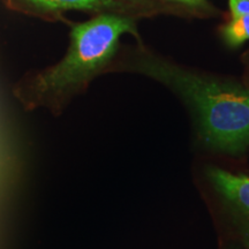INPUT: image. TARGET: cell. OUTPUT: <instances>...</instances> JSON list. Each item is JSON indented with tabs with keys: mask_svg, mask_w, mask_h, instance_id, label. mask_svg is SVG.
<instances>
[{
	"mask_svg": "<svg viewBox=\"0 0 249 249\" xmlns=\"http://www.w3.org/2000/svg\"><path fill=\"white\" fill-rule=\"evenodd\" d=\"M130 70L167 86L191 108L198 138L209 150L241 155L249 147V88L140 53Z\"/></svg>",
	"mask_w": 249,
	"mask_h": 249,
	"instance_id": "6da1fadb",
	"label": "cell"
},
{
	"mask_svg": "<svg viewBox=\"0 0 249 249\" xmlns=\"http://www.w3.org/2000/svg\"><path fill=\"white\" fill-rule=\"evenodd\" d=\"M124 34L136 35L129 18L103 13L92 20L74 24L67 53L54 66L30 80L28 102L35 105L57 104L86 86L113 58Z\"/></svg>",
	"mask_w": 249,
	"mask_h": 249,
	"instance_id": "7a4b0ae2",
	"label": "cell"
},
{
	"mask_svg": "<svg viewBox=\"0 0 249 249\" xmlns=\"http://www.w3.org/2000/svg\"><path fill=\"white\" fill-rule=\"evenodd\" d=\"M207 180L223 203L249 224V177L213 166L205 171Z\"/></svg>",
	"mask_w": 249,
	"mask_h": 249,
	"instance_id": "3957f363",
	"label": "cell"
},
{
	"mask_svg": "<svg viewBox=\"0 0 249 249\" xmlns=\"http://www.w3.org/2000/svg\"><path fill=\"white\" fill-rule=\"evenodd\" d=\"M9 5L35 12L79 11L104 12L114 14L132 11L147 4V0H8Z\"/></svg>",
	"mask_w": 249,
	"mask_h": 249,
	"instance_id": "277c9868",
	"label": "cell"
},
{
	"mask_svg": "<svg viewBox=\"0 0 249 249\" xmlns=\"http://www.w3.org/2000/svg\"><path fill=\"white\" fill-rule=\"evenodd\" d=\"M223 38L227 45L236 48L249 39V15L233 18L222 30Z\"/></svg>",
	"mask_w": 249,
	"mask_h": 249,
	"instance_id": "5b68a950",
	"label": "cell"
},
{
	"mask_svg": "<svg viewBox=\"0 0 249 249\" xmlns=\"http://www.w3.org/2000/svg\"><path fill=\"white\" fill-rule=\"evenodd\" d=\"M229 5L233 18L249 15V0H229Z\"/></svg>",
	"mask_w": 249,
	"mask_h": 249,
	"instance_id": "8992f818",
	"label": "cell"
},
{
	"mask_svg": "<svg viewBox=\"0 0 249 249\" xmlns=\"http://www.w3.org/2000/svg\"><path fill=\"white\" fill-rule=\"evenodd\" d=\"M173 1H178V2H183L186 5H194L197 6L203 2V0H173Z\"/></svg>",
	"mask_w": 249,
	"mask_h": 249,
	"instance_id": "52a82bcc",
	"label": "cell"
}]
</instances>
